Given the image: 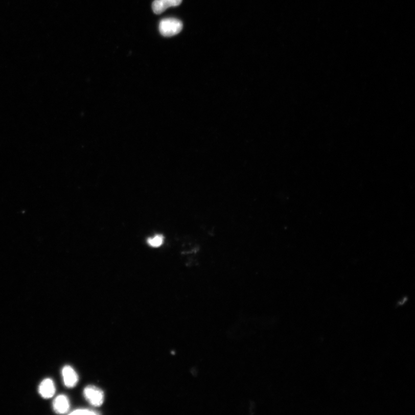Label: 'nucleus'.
I'll list each match as a JSON object with an SVG mask.
<instances>
[{
    "label": "nucleus",
    "instance_id": "obj_7",
    "mask_svg": "<svg viewBox=\"0 0 415 415\" xmlns=\"http://www.w3.org/2000/svg\"><path fill=\"white\" fill-rule=\"evenodd\" d=\"M164 238L160 235H157L154 237L149 238L148 240V245L153 247H158L163 244Z\"/></svg>",
    "mask_w": 415,
    "mask_h": 415
},
{
    "label": "nucleus",
    "instance_id": "obj_4",
    "mask_svg": "<svg viewBox=\"0 0 415 415\" xmlns=\"http://www.w3.org/2000/svg\"><path fill=\"white\" fill-rule=\"evenodd\" d=\"M62 375L65 385L67 387L75 386L79 381L78 374L75 370L70 366H65L62 368Z\"/></svg>",
    "mask_w": 415,
    "mask_h": 415
},
{
    "label": "nucleus",
    "instance_id": "obj_6",
    "mask_svg": "<svg viewBox=\"0 0 415 415\" xmlns=\"http://www.w3.org/2000/svg\"><path fill=\"white\" fill-rule=\"evenodd\" d=\"M53 409L55 411L59 414H64L70 408V403L68 398L65 395H59L53 401Z\"/></svg>",
    "mask_w": 415,
    "mask_h": 415
},
{
    "label": "nucleus",
    "instance_id": "obj_1",
    "mask_svg": "<svg viewBox=\"0 0 415 415\" xmlns=\"http://www.w3.org/2000/svg\"><path fill=\"white\" fill-rule=\"evenodd\" d=\"M182 28V21L175 18H166L162 20L159 26L160 34L166 37H173L179 34Z\"/></svg>",
    "mask_w": 415,
    "mask_h": 415
},
{
    "label": "nucleus",
    "instance_id": "obj_8",
    "mask_svg": "<svg viewBox=\"0 0 415 415\" xmlns=\"http://www.w3.org/2000/svg\"><path fill=\"white\" fill-rule=\"evenodd\" d=\"M71 414H75V415H84V414H98L99 413L97 412L93 411L92 410L88 409H79L75 410V411H73L70 413Z\"/></svg>",
    "mask_w": 415,
    "mask_h": 415
},
{
    "label": "nucleus",
    "instance_id": "obj_2",
    "mask_svg": "<svg viewBox=\"0 0 415 415\" xmlns=\"http://www.w3.org/2000/svg\"><path fill=\"white\" fill-rule=\"evenodd\" d=\"M84 395L90 404L95 407H99L104 402L103 391L99 388L94 386H88L84 390Z\"/></svg>",
    "mask_w": 415,
    "mask_h": 415
},
{
    "label": "nucleus",
    "instance_id": "obj_3",
    "mask_svg": "<svg viewBox=\"0 0 415 415\" xmlns=\"http://www.w3.org/2000/svg\"><path fill=\"white\" fill-rule=\"evenodd\" d=\"M182 2V0H155L152 8L153 12L159 15L170 7L178 6Z\"/></svg>",
    "mask_w": 415,
    "mask_h": 415
},
{
    "label": "nucleus",
    "instance_id": "obj_5",
    "mask_svg": "<svg viewBox=\"0 0 415 415\" xmlns=\"http://www.w3.org/2000/svg\"><path fill=\"white\" fill-rule=\"evenodd\" d=\"M56 387L55 383L51 379H45L39 386V393L44 399H50L55 395Z\"/></svg>",
    "mask_w": 415,
    "mask_h": 415
}]
</instances>
